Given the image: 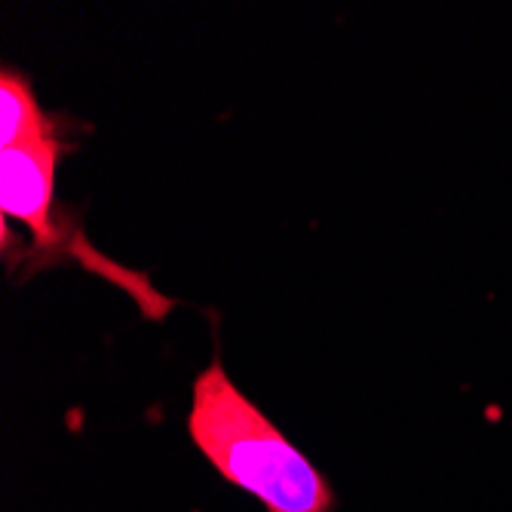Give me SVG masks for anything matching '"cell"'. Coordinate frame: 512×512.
<instances>
[{"label": "cell", "instance_id": "1", "mask_svg": "<svg viewBox=\"0 0 512 512\" xmlns=\"http://www.w3.org/2000/svg\"><path fill=\"white\" fill-rule=\"evenodd\" d=\"M188 436L218 476L267 512H335V491L298 445L230 381L221 356L191 384Z\"/></svg>", "mask_w": 512, "mask_h": 512}, {"label": "cell", "instance_id": "2", "mask_svg": "<svg viewBox=\"0 0 512 512\" xmlns=\"http://www.w3.org/2000/svg\"><path fill=\"white\" fill-rule=\"evenodd\" d=\"M65 148L68 142L62 135L50 138V142L0 151V209H4V221L13 218L31 230L37 264H50L53 255H77L86 267H96L99 273L111 276V283L148 289L145 276L108 264L83 240L80 230H68V212L56 209V169Z\"/></svg>", "mask_w": 512, "mask_h": 512}, {"label": "cell", "instance_id": "3", "mask_svg": "<svg viewBox=\"0 0 512 512\" xmlns=\"http://www.w3.org/2000/svg\"><path fill=\"white\" fill-rule=\"evenodd\" d=\"M50 138H62V129H56V117L37 105L31 80L22 71L4 68V74H0V145L19 148L50 142Z\"/></svg>", "mask_w": 512, "mask_h": 512}]
</instances>
